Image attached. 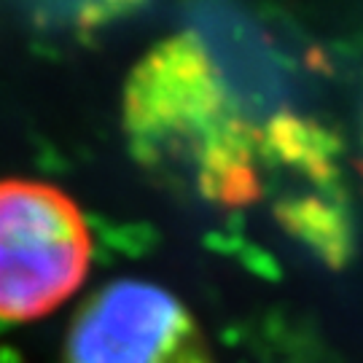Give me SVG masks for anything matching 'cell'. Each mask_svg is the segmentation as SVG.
Segmentation results:
<instances>
[{"label": "cell", "mask_w": 363, "mask_h": 363, "mask_svg": "<svg viewBox=\"0 0 363 363\" xmlns=\"http://www.w3.org/2000/svg\"><path fill=\"white\" fill-rule=\"evenodd\" d=\"M135 162L162 186L216 208L269 196V140L223 81L194 33L159 40L124 86Z\"/></svg>", "instance_id": "cell-1"}, {"label": "cell", "mask_w": 363, "mask_h": 363, "mask_svg": "<svg viewBox=\"0 0 363 363\" xmlns=\"http://www.w3.org/2000/svg\"><path fill=\"white\" fill-rule=\"evenodd\" d=\"M91 232L52 183L0 181V320L33 323L78 294L91 269Z\"/></svg>", "instance_id": "cell-2"}, {"label": "cell", "mask_w": 363, "mask_h": 363, "mask_svg": "<svg viewBox=\"0 0 363 363\" xmlns=\"http://www.w3.org/2000/svg\"><path fill=\"white\" fill-rule=\"evenodd\" d=\"M62 363H213L189 307L148 280H113L73 315Z\"/></svg>", "instance_id": "cell-3"}]
</instances>
